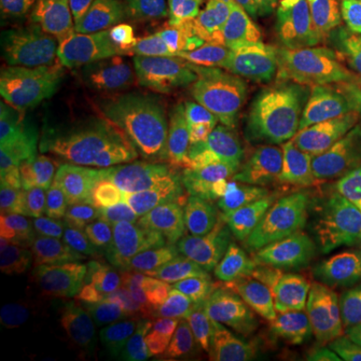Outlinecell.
Returning <instances> with one entry per match:
<instances>
[{"instance_id":"1","label":"cell","mask_w":361,"mask_h":361,"mask_svg":"<svg viewBox=\"0 0 361 361\" xmlns=\"http://www.w3.org/2000/svg\"><path fill=\"white\" fill-rule=\"evenodd\" d=\"M78 297L130 323L195 336H217L269 322L277 301L217 239L185 237L130 259L90 261Z\"/></svg>"},{"instance_id":"2","label":"cell","mask_w":361,"mask_h":361,"mask_svg":"<svg viewBox=\"0 0 361 361\" xmlns=\"http://www.w3.org/2000/svg\"><path fill=\"white\" fill-rule=\"evenodd\" d=\"M213 239L249 263L299 323H331L337 243L319 201L287 187H249L201 207Z\"/></svg>"},{"instance_id":"3","label":"cell","mask_w":361,"mask_h":361,"mask_svg":"<svg viewBox=\"0 0 361 361\" xmlns=\"http://www.w3.org/2000/svg\"><path fill=\"white\" fill-rule=\"evenodd\" d=\"M123 127L78 135L18 130L0 147V187L11 205L39 221L71 215L115 180L125 155Z\"/></svg>"},{"instance_id":"4","label":"cell","mask_w":361,"mask_h":361,"mask_svg":"<svg viewBox=\"0 0 361 361\" xmlns=\"http://www.w3.org/2000/svg\"><path fill=\"white\" fill-rule=\"evenodd\" d=\"M115 82L75 49L16 59L2 71L4 113L26 133L104 130L115 115Z\"/></svg>"},{"instance_id":"5","label":"cell","mask_w":361,"mask_h":361,"mask_svg":"<svg viewBox=\"0 0 361 361\" xmlns=\"http://www.w3.org/2000/svg\"><path fill=\"white\" fill-rule=\"evenodd\" d=\"M253 109L233 92L219 73V61L197 65H149L116 85L115 118L139 135H159L207 116Z\"/></svg>"},{"instance_id":"6","label":"cell","mask_w":361,"mask_h":361,"mask_svg":"<svg viewBox=\"0 0 361 361\" xmlns=\"http://www.w3.org/2000/svg\"><path fill=\"white\" fill-rule=\"evenodd\" d=\"M267 135L277 167L323 187L361 177V118L353 113L271 111Z\"/></svg>"},{"instance_id":"7","label":"cell","mask_w":361,"mask_h":361,"mask_svg":"<svg viewBox=\"0 0 361 361\" xmlns=\"http://www.w3.org/2000/svg\"><path fill=\"white\" fill-rule=\"evenodd\" d=\"M163 153L169 165L189 179L229 185L265 171L273 149L269 135L241 111H229L169 130Z\"/></svg>"},{"instance_id":"8","label":"cell","mask_w":361,"mask_h":361,"mask_svg":"<svg viewBox=\"0 0 361 361\" xmlns=\"http://www.w3.org/2000/svg\"><path fill=\"white\" fill-rule=\"evenodd\" d=\"M61 37L116 85L151 63L139 0H73Z\"/></svg>"},{"instance_id":"9","label":"cell","mask_w":361,"mask_h":361,"mask_svg":"<svg viewBox=\"0 0 361 361\" xmlns=\"http://www.w3.org/2000/svg\"><path fill=\"white\" fill-rule=\"evenodd\" d=\"M205 360L217 361H361V348L345 329L325 325L265 323L201 337Z\"/></svg>"},{"instance_id":"10","label":"cell","mask_w":361,"mask_h":361,"mask_svg":"<svg viewBox=\"0 0 361 361\" xmlns=\"http://www.w3.org/2000/svg\"><path fill=\"white\" fill-rule=\"evenodd\" d=\"M253 30L251 6L243 0H189L165 37L149 49V59L159 66L197 65L237 49Z\"/></svg>"},{"instance_id":"11","label":"cell","mask_w":361,"mask_h":361,"mask_svg":"<svg viewBox=\"0 0 361 361\" xmlns=\"http://www.w3.org/2000/svg\"><path fill=\"white\" fill-rule=\"evenodd\" d=\"M255 30L273 42L329 37L337 30L331 0H251Z\"/></svg>"},{"instance_id":"12","label":"cell","mask_w":361,"mask_h":361,"mask_svg":"<svg viewBox=\"0 0 361 361\" xmlns=\"http://www.w3.org/2000/svg\"><path fill=\"white\" fill-rule=\"evenodd\" d=\"M331 323L361 334V207H353L339 227Z\"/></svg>"},{"instance_id":"13","label":"cell","mask_w":361,"mask_h":361,"mask_svg":"<svg viewBox=\"0 0 361 361\" xmlns=\"http://www.w3.org/2000/svg\"><path fill=\"white\" fill-rule=\"evenodd\" d=\"M263 106L283 113H349L317 65L277 78Z\"/></svg>"},{"instance_id":"14","label":"cell","mask_w":361,"mask_h":361,"mask_svg":"<svg viewBox=\"0 0 361 361\" xmlns=\"http://www.w3.org/2000/svg\"><path fill=\"white\" fill-rule=\"evenodd\" d=\"M201 339L171 336L167 331L127 327L116 334L106 361H201Z\"/></svg>"},{"instance_id":"15","label":"cell","mask_w":361,"mask_h":361,"mask_svg":"<svg viewBox=\"0 0 361 361\" xmlns=\"http://www.w3.org/2000/svg\"><path fill=\"white\" fill-rule=\"evenodd\" d=\"M219 73L225 85L253 109L263 106L265 94L273 89L265 52L253 47H237L219 59Z\"/></svg>"},{"instance_id":"16","label":"cell","mask_w":361,"mask_h":361,"mask_svg":"<svg viewBox=\"0 0 361 361\" xmlns=\"http://www.w3.org/2000/svg\"><path fill=\"white\" fill-rule=\"evenodd\" d=\"M73 6V0H0L4 35H44L52 30Z\"/></svg>"},{"instance_id":"17","label":"cell","mask_w":361,"mask_h":361,"mask_svg":"<svg viewBox=\"0 0 361 361\" xmlns=\"http://www.w3.org/2000/svg\"><path fill=\"white\" fill-rule=\"evenodd\" d=\"M111 334V325L99 313L73 311L65 319V341L71 361L109 360Z\"/></svg>"},{"instance_id":"18","label":"cell","mask_w":361,"mask_h":361,"mask_svg":"<svg viewBox=\"0 0 361 361\" xmlns=\"http://www.w3.org/2000/svg\"><path fill=\"white\" fill-rule=\"evenodd\" d=\"M187 4L189 0H139V13L149 49L165 37Z\"/></svg>"},{"instance_id":"19","label":"cell","mask_w":361,"mask_h":361,"mask_svg":"<svg viewBox=\"0 0 361 361\" xmlns=\"http://www.w3.org/2000/svg\"><path fill=\"white\" fill-rule=\"evenodd\" d=\"M337 51L361 47V0H337Z\"/></svg>"},{"instance_id":"20","label":"cell","mask_w":361,"mask_h":361,"mask_svg":"<svg viewBox=\"0 0 361 361\" xmlns=\"http://www.w3.org/2000/svg\"><path fill=\"white\" fill-rule=\"evenodd\" d=\"M42 361H71L65 341V319H51L39 329Z\"/></svg>"},{"instance_id":"21","label":"cell","mask_w":361,"mask_h":361,"mask_svg":"<svg viewBox=\"0 0 361 361\" xmlns=\"http://www.w3.org/2000/svg\"><path fill=\"white\" fill-rule=\"evenodd\" d=\"M2 361H42L39 334H30L6 348H0Z\"/></svg>"},{"instance_id":"22","label":"cell","mask_w":361,"mask_h":361,"mask_svg":"<svg viewBox=\"0 0 361 361\" xmlns=\"http://www.w3.org/2000/svg\"><path fill=\"white\" fill-rule=\"evenodd\" d=\"M353 115H360L361 116V104H357V106L353 109Z\"/></svg>"},{"instance_id":"23","label":"cell","mask_w":361,"mask_h":361,"mask_svg":"<svg viewBox=\"0 0 361 361\" xmlns=\"http://www.w3.org/2000/svg\"><path fill=\"white\" fill-rule=\"evenodd\" d=\"M201 361H217V360H201Z\"/></svg>"}]
</instances>
